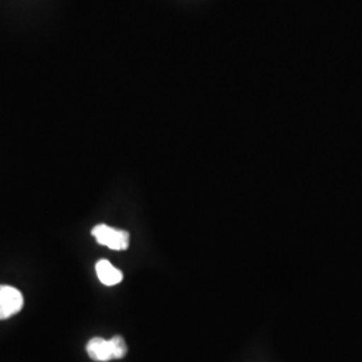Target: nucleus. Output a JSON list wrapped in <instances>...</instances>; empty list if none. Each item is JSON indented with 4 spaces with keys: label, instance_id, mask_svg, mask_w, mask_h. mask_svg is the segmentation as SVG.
<instances>
[{
    "label": "nucleus",
    "instance_id": "nucleus-3",
    "mask_svg": "<svg viewBox=\"0 0 362 362\" xmlns=\"http://www.w3.org/2000/svg\"><path fill=\"white\" fill-rule=\"evenodd\" d=\"M86 350H88L89 357L94 361L107 362L110 360H115L110 339H104V338L95 337V338L89 341Z\"/></svg>",
    "mask_w": 362,
    "mask_h": 362
},
{
    "label": "nucleus",
    "instance_id": "nucleus-5",
    "mask_svg": "<svg viewBox=\"0 0 362 362\" xmlns=\"http://www.w3.org/2000/svg\"><path fill=\"white\" fill-rule=\"evenodd\" d=\"M110 342H112V348H113L115 360L124 358L125 354L128 353V346H127L124 338L121 336L113 337V338H110Z\"/></svg>",
    "mask_w": 362,
    "mask_h": 362
},
{
    "label": "nucleus",
    "instance_id": "nucleus-4",
    "mask_svg": "<svg viewBox=\"0 0 362 362\" xmlns=\"http://www.w3.org/2000/svg\"><path fill=\"white\" fill-rule=\"evenodd\" d=\"M95 272L100 279V282L105 286H116L122 281V272L116 269L109 260L103 259L97 262Z\"/></svg>",
    "mask_w": 362,
    "mask_h": 362
},
{
    "label": "nucleus",
    "instance_id": "nucleus-1",
    "mask_svg": "<svg viewBox=\"0 0 362 362\" xmlns=\"http://www.w3.org/2000/svg\"><path fill=\"white\" fill-rule=\"evenodd\" d=\"M91 235L100 245L115 251H124L129 247V233L109 227L106 224L95 226L91 231Z\"/></svg>",
    "mask_w": 362,
    "mask_h": 362
},
{
    "label": "nucleus",
    "instance_id": "nucleus-2",
    "mask_svg": "<svg viewBox=\"0 0 362 362\" xmlns=\"http://www.w3.org/2000/svg\"><path fill=\"white\" fill-rule=\"evenodd\" d=\"M23 296L13 286L0 285V320H7L23 308Z\"/></svg>",
    "mask_w": 362,
    "mask_h": 362
}]
</instances>
